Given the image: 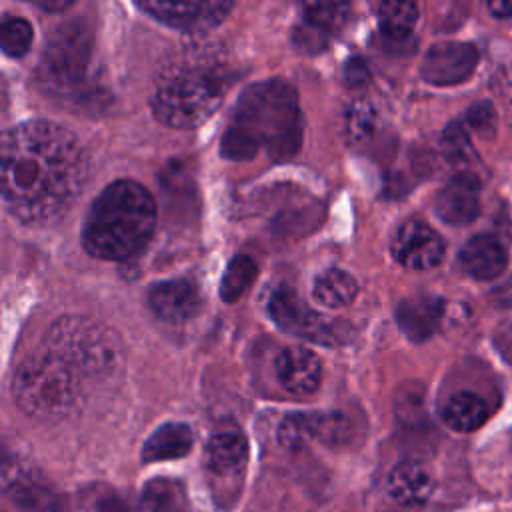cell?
Listing matches in <instances>:
<instances>
[{
	"instance_id": "30bf717a",
	"label": "cell",
	"mask_w": 512,
	"mask_h": 512,
	"mask_svg": "<svg viewBox=\"0 0 512 512\" xmlns=\"http://www.w3.org/2000/svg\"><path fill=\"white\" fill-rule=\"evenodd\" d=\"M478 64V48L470 42H438L428 48L420 74L428 84L454 86L464 82Z\"/></svg>"
},
{
	"instance_id": "4fadbf2b",
	"label": "cell",
	"mask_w": 512,
	"mask_h": 512,
	"mask_svg": "<svg viewBox=\"0 0 512 512\" xmlns=\"http://www.w3.org/2000/svg\"><path fill=\"white\" fill-rule=\"evenodd\" d=\"M276 376L282 388L290 394L310 396L320 386L322 364L312 350L304 346H290L276 358Z\"/></svg>"
},
{
	"instance_id": "f546056e",
	"label": "cell",
	"mask_w": 512,
	"mask_h": 512,
	"mask_svg": "<svg viewBox=\"0 0 512 512\" xmlns=\"http://www.w3.org/2000/svg\"><path fill=\"white\" fill-rule=\"evenodd\" d=\"M294 44L300 48V50H306V52H320L326 48L328 44V34H324L322 30L302 22L296 30H294Z\"/></svg>"
},
{
	"instance_id": "2e32d148",
	"label": "cell",
	"mask_w": 512,
	"mask_h": 512,
	"mask_svg": "<svg viewBox=\"0 0 512 512\" xmlns=\"http://www.w3.org/2000/svg\"><path fill=\"white\" fill-rule=\"evenodd\" d=\"M444 304L430 294H418L402 300L396 310L400 330L414 342L428 340L440 326Z\"/></svg>"
},
{
	"instance_id": "9a60e30c",
	"label": "cell",
	"mask_w": 512,
	"mask_h": 512,
	"mask_svg": "<svg viewBox=\"0 0 512 512\" xmlns=\"http://www.w3.org/2000/svg\"><path fill=\"white\" fill-rule=\"evenodd\" d=\"M346 430L342 414H290L282 420L278 436L288 448H298L310 438L336 440Z\"/></svg>"
},
{
	"instance_id": "52a82bcc",
	"label": "cell",
	"mask_w": 512,
	"mask_h": 512,
	"mask_svg": "<svg viewBox=\"0 0 512 512\" xmlns=\"http://www.w3.org/2000/svg\"><path fill=\"white\" fill-rule=\"evenodd\" d=\"M92 58V32L80 20L56 26L42 50L36 78L46 92L76 94L88 78Z\"/></svg>"
},
{
	"instance_id": "277c9868",
	"label": "cell",
	"mask_w": 512,
	"mask_h": 512,
	"mask_svg": "<svg viewBox=\"0 0 512 512\" xmlns=\"http://www.w3.org/2000/svg\"><path fill=\"white\" fill-rule=\"evenodd\" d=\"M230 82L220 60L190 54L162 72L152 94V112L166 126L194 128L214 114Z\"/></svg>"
},
{
	"instance_id": "8992f818",
	"label": "cell",
	"mask_w": 512,
	"mask_h": 512,
	"mask_svg": "<svg viewBox=\"0 0 512 512\" xmlns=\"http://www.w3.org/2000/svg\"><path fill=\"white\" fill-rule=\"evenodd\" d=\"M48 352L68 364L78 376H104L122 360L118 336L98 320L84 316L58 318L46 336Z\"/></svg>"
},
{
	"instance_id": "e0dca14e",
	"label": "cell",
	"mask_w": 512,
	"mask_h": 512,
	"mask_svg": "<svg viewBox=\"0 0 512 512\" xmlns=\"http://www.w3.org/2000/svg\"><path fill=\"white\" fill-rule=\"evenodd\" d=\"M460 266L476 280H494L508 266V254L490 234L472 236L460 250Z\"/></svg>"
},
{
	"instance_id": "1f68e13d",
	"label": "cell",
	"mask_w": 512,
	"mask_h": 512,
	"mask_svg": "<svg viewBox=\"0 0 512 512\" xmlns=\"http://www.w3.org/2000/svg\"><path fill=\"white\" fill-rule=\"evenodd\" d=\"M370 78V70L366 66V62L362 58H350L344 66V80L350 88H358V86H364Z\"/></svg>"
},
{
	"instance_id": "3957f363",
	"label": "cell",
	"mask_w": 512,
	"mask_h": 512,
	"mask_svg": "<svg viewBox=\"0 0 512 512\" xmlns=\"http://www.w3.org/2000/svg\"><path fill=\"white\" fill-rule=\"evenodd\" d=\"M156 226V202L152 194L134 180L108 184L92 202L82 242L102 260H128L150 240Z\"/></svg>"
},
{
	"instance_id": "7a4b0ae2",
	"label": "cell",
	"mask_w": 512,
	"mask_h": 512,
	"mask_svg": "<svg viewBox=\"0 0 512 512\" xmlns=\"http://www.w3.org/2000/svg\"><path fill=\"white\" fill-rule=\"evenodd\" d=\"M302 144V112L294 88L280 78L248 86L234 106L220 142L228 160L292 158Z\"/></svg>"
},
{
	"instance_id": "d6a6232c",
	"label": "cell",
	"mask_w": 512,
	"mask_h": 512,
	"mask_svg": "<svg viewBox=\"0 0 512 512\" xmlns=\"http://www.w3.org/2000/svg\"><path fill=\"white\" fill-rule=\"evenodd\" d=\"M486 8H488V12H490L494 18H510V16H512V2H510V0L488 2Z\"/></svg>"
},
{
	"instance_id": "8fae6325",
	"label": "cell",
	"mask_w": 512,
	"mask_h": 512,
	"mask_svg": "<svg viewBox=\"0 0 512 512\" xmlns=\"http://www.w3.org/2000/svg\"><path fill=\"white\" fill-rule=\"evenodd\" d=\"M148 16L158 22L180 28V30H210L218 26L228 12L232 10V2H164V0H148L138 4Z\"/></svg>"
},
{
	"instance_id": "ffe728a7",
	"label": "cell",
	"mask_w": 512,
	"mask_h": 512,
	"mask_svg": "<svg viewBox=\"0 0 512 512\" xmlns=\"http://www.w3.org/2000/svg\"><path fill=\"white\" fill-rule=\"evenodd\" d=\"M488 404L476 392H456L448 398L442 408V420L448 428L456 432H472L478 430L488 420Z\"/></svg>"
},
{
	"instance_id": "f1b7e54d",
	"label": "cell",
	"mask_w": 512,
	"mask_h": 512,
	"mask_svg": "<svg viewBox=\"0 0 512 512\" xmlns=\"http://www.w3.org/2000/svg\"><path fill=\"white\" fill-rule=\"evenodd\" d=\"M442 148H444V154L452 162H462L466 158V154L470 152V142H468V134L462 128V124H450L444 130Z\"/></svg>"
},
{
	"instance_id": "4dcf8cb0",
	"label": "cell",
	"mask_w": 512,
	"mask_h": 512,
	"mask_svg": "<svg viewBox=\"0 0 512 512\" xmlns=\"http://www.w3.org/2000/svg\"><path fill=\"white\" fill-rule=\"evenodd\" d=\"M468 122H470L472 128H476V130H480V132L486 134V132L492 130L494 124H496V116H494L492 106H490L488 102L476 104L474 108L468 110Z\"/></svg>"
},
{
	"instance_id": "4316f807",
	"label": "cell",
	"mask_w": 512,
	"mask_h": 512,
	"mask_svg": "<svg viewBox=\"0 0 512 512\" xmlns=\"http://www.w3.org/2000/svg\"><path fill=\"white\" fill-rule=\"evenodd\" d=\"M304 22L322 30L324 34H332L338 30L350 14V4L346 2H310L304 4Z\"/></svg>"
},
{
	"instance_id": "7c38bea8",
	"label": "cell",
	"mask_w": 512,
	"mask_h": 512,
	"mask_svg": "<svg viewBox=\"0 0 512 512\" xmlns=\"http://www.w3.org/2000/svg\"><path fill=\"white\" fill-rule=\"evenodd\" d=\"M436 214L450 226H466L480 212V182L472 174H458L436 196Z\"/></svg>"
},
{
	"instance_id": "484cf974",
	"label": "cell",
	"mask_w": 512,
	"mask_h": 512,
	"mask_svg": "<svg viewBox=\"0 0 512 512\" xmlns=\"http://www.w3.org/2000/svg\"><path fill=\"white\" fill-rule=\"evenodd\" d=\"M378 128V112L368 100H354L344 116V132L350 144L368 142Z\"/></svg>"
},
{
	"instance_id": "836d02e7",
	"label": "cell",
	"mask_w": 512,
	"mask_h": 512,
	"mask_svg": "<svg viewBox=\"0 0 512 512\" xmlns=\"http://www.w3.org/2000/svg\"><path fill=\"white\" fill-rule=\"evenodd\" d=\"M36 4H38L42 10L56 12V10H66L68 6H72V0H38Z\"/></svg>"
},
{
	"instance_id": "5bb4252c",
	"label": "cell",
	"mask_w": 512,
	"mask_h": 512,
	"mask_svg": "<svg viewBox=\"0 0 512 512\" xmlns=\"http://www.w3.org/2000/svg\"><path fill=\"white\" fill-rule=\"evenodd\" d=\"M146 300L150 310L166 322L190 320L198 314L202 304L196 286L182 278L152 284Z\"/></svg>"
},
{
	"instance_id": "ac0fdd59",
	"label": "cell",
	"mask_w": 512,
	"mask_h": 512,
	"mask_svg": "<svg viewBox=\"0 0 512 512\" xmlns=\"http://www.w3.org/2000/svg\"><path fill=\"white\" fill-rule=\"evenodd\" d=\"M434 492L430 470L414 460L400 462L388 476V494L402 506H420Z\"/></svg>"
},
{
	"instance_id": "9c48e42d",
	"label": "cell",
	"mask_w": 512,
	"mask_h": 512,
	"mask_svg": "<svg viewBox=\"0 0 512 512\" xmlns=\"http://www.w3.org/2000/svg\"><path fill=\"white\" fill-rule=\"evenodd\" d=\"M390 250L400 266L426 272L442 262L446 248L442 236L432 226L420 220H408L394 232Z\"/></svg>"
},
{
	"instance_id": "7402d4cb",
	"label": "cell",
	"mask_w": 512,
	"mask_h": 512,
	"mask_svg": "<svg viewBox=\"0 0 512 512\" xmlns=\"http://www.w3.org/2000/svg\"><path fill=\"white\" fill-rule=\"evenodd\" d=\"M358 294L356 280L340 268H330L322 272L312 288V296L318 304L328 308H342L350 304Z\"/></svg>"
},
{
	"instance_id": "44dd1931",
	"label": "cell",
	"mask_w": 512,
	"mask_h": 512,
	"mask_svg": "<svg viewBox=\"0 0 512 512\" xmlns=\"http://www.w3.org/2000/svg\"><path fill=\"white\" fill-rule=\"evenodd\" d=\"M246 440L242 434L226 430L210 438L206 446V460L212 472L228 474L238 470L246 460Z\"/></svg>"
},
{
	"instance_id": "603a6c76",
	"label": "cell",
	"mask_w": 512,
	"mask_h": 512,
	"mask_svg": "<svg viewBox=\"0 0 512 512\" xmlns=\"http://www.w3.org/2000/svg\"><path fill=\"white\" fill-rule=\"evenodd\" d=\"M376 16L382 34L392 42H404L410 38L418 22V6L414 2H380Z\"/></svg>"
},
{
	"instance_id": "6da1fadb",
	"label": "cell",
	"mask_w": 512,
	"mask_h": 512,
	"mask_svg": "<svg viewBox=\"0 0 512 512\" xmlns=\"http://www.w3.org/2000/svg\"><path fill=\"white\" fill-rule=\"evenodd\" d=\"M90 162L76 136L60 124L30 120L2 138L0 180L8 212L28 224L62 216L88 182Z\"/></svg>"
},
{
	"instance_id": "83f0119b",
	"label": "cell",
	"mask_w": 512,
	"mask_h": 512,
	"mask_svg": "<svg viewBox=\"0 0 512 512\" xmlns=\"http://www.w3.org/2000/svg\"><path fill=\"white\" fill-rule=\"evenodd\" d=\"M34 38V28L28 20L18 18V16H6L2 20L0 28V40H2V50L8 56H24L32 44Z\"/></svg>"
},
{
	"instance_id": "cb8c5ba5",
	"label": "cell",
	"mask_w": 512,
	"mask_h": 512,
	"mask_svg": "<svg viewBox=\"0 0 512 512\" xmlns=\"http://www.w3.org/2000/svg\"><path fill=\"white\" fill-rule=\"evenodd\" d=\"M184 494L182 488L170 480L156 478L142 490L138 512H182Z\"/></svg>"
},
{
	"instance_id": "d6986e66",
	"label": "cell",
	"mask_w": 512,
	"mask_h": 512,
	"mask_svg": "<svg viewBox=\"0 0 512 512\" xmlns=\"http://www.w3.org/2000/svg\"><path fill=\"white\" fill-rule=\"evenodd\" d=\"M194 442L192 430L180 422H168L154 430L142 446L144 462H160L182 458L190 452Z\"/></svg>"
},
{
	"instance_id": "d4e9b609",
	"label": "cell",
	"mask_w": 512,
	"mask_h": 512,
	"mask_svg": "<svg viewBox=\"0 0 512 512\" xmlns=\"http://www.w3.org/2000/svg\"><path fill=\"white\" fill-rule=\"evenodd\" d=\"M258 274V266L256 262L246 256V254H238L234 256L228 266H226V272L222 276V282H220V298L228 304L236 302L248 288L250 284L254 282Z\"/></svg>"
},
{
	"instance_id": "ba28073f",
	"label": "cell",
	"mask_w": 512,
	"mask_h": 512,
	"mask_svg": "<svg viewBox=\"0 0 512 512\" xmlns=\"http://www.w3.org/2000/svg\"><path fill=\"white\" fill-rule=\"evenodd\" d=\"M266 306L274 324L292 336L324 346H340L350 340L352 328L346 322L314 312L288 286L274 288Z\"/></svg>"
},
{
	"instance_id": "5b68a950",
	"label": "cell",
	"mask_w": 512,
	"mask_h": 512,
	"mask_svg": "<svg viewBox=\"0 0 512 512\" xmlns=\"http://www.w3.org/2000/svg\"><path fill=\"white\" fill-rule=\"evenodd\" d=\"M16 404L30 416L54 420L70 414L80 400V376L52 352L26 358L12 380Z\"/></svg>"
}]
</instances>
